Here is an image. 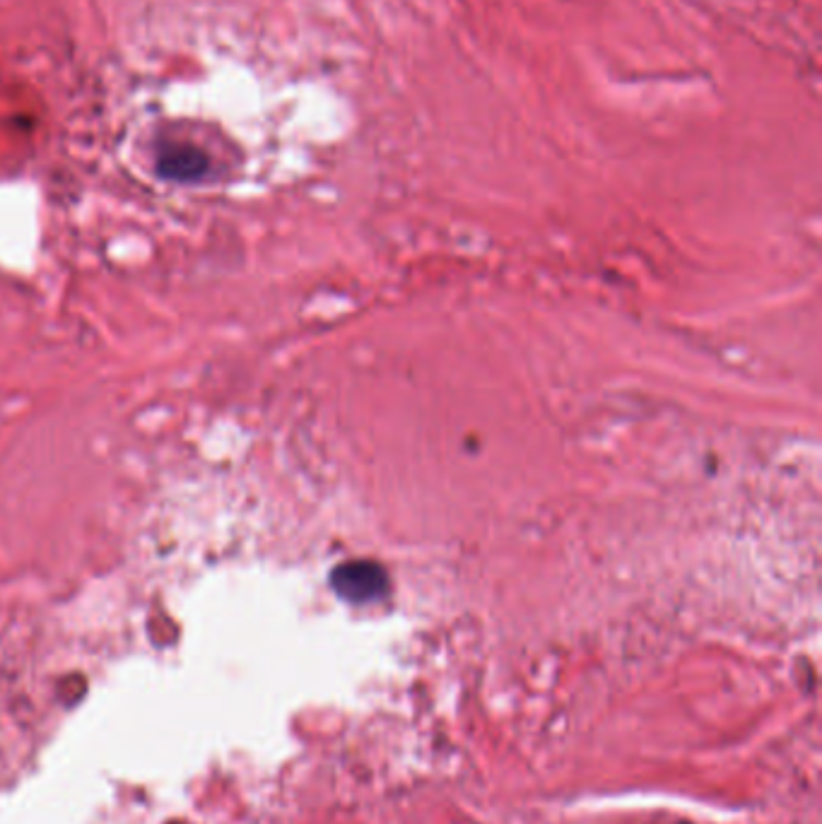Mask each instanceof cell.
Segmentation results:
<instances>
[{
  "instance_id": "obj_1",
  "label": "cell",
  "mask_w": 822,
  "mask_h": 824,
  "mask_svg": "<svg viewBox=\"0 0 822 824\" xmlns=\"http://www.w3.org/2000/svg\"><path fill=\"white\" fill-rule=\"evenodd\" d=\"M335 594L350 602H369L386 594L389 578L381 564L347 562L335 569L331 576Z\"/></svg>"
},
{
  "instance_id": "obj_2",
  "label": "cell",
  "mask_w": 822,
  "mask_h": 824,
  "mask_svg": "<svg viewBox=\"0 0 822 824\" xmlns=\"http://www.w3.org/2000/svg\"><path fill=\"white\" fill-rule=\"evenodd\" d=\"M157 167L162 177L167 179L195 181L207 171V159L201 150H195L191 145H169L159 153Z\"/></svg>"
}]
</instances>
